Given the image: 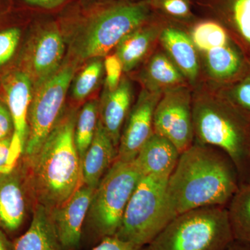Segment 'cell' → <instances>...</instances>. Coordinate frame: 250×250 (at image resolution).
Segmentation results:
<instances>
[{"label":"cell","instance_id":"6da1fadb","mask_svg":"<svg viewBox=\"0 0 250 250\" xmlns=\"http://www.w3.org/2000/svg\"><path fill=\"white\" fill-rule=\"evenodd\" d=\"M77 115H62L36 152L22 155L19 164L31 208L54 209L83 185L82 162L75 142Z\"/></svg>","mask_w":250,"mask_h":250},{"label":"cell","instance_id":"7a4b0ae2","mask_svg":"<svg viewBox=\"0 0 250 250\" xmlns=\"http://www.w3.org/2000/svg\"><path fill=\"white\" fill-rule=\"evenodd\" d=\"M241 186L234 163L213 146L193 143L180 154L167 184L176 215L210 206L228 207Z\"/></svg>","mask_w":250,"mask_h":250},{"label":"cell","instance_id":"3957f363","mask_svg":"<svg viewBox=\"0 0 250 250\" xmlns=\"http://www.w3.org/2000/svg\"><path fill=\"white\" fill-rule=\"evenodd\" d=\"M194 143L213 146L234 163L241 184L250 183V121L228 100L213 92L192 95Z\"/></svg>","mask_w":250,"mask_h":250},{"label":"cell","instance_id":"277c9868","mask_svg":"<svg viewBox=\"0 0 250 250\" xmlns=\"http://www.w3.org/2000/svg\"><path fill=\"white\" fill-rule=\"evenodd\" d=\"M147 0L120 3L90 18L70 39L72 62L75 63L106 57L123 39L152 18Z\"/></svg>","mask_w":250,"mask_h":250},{"label":"cell","instance_id":"5b68a950","mask_svg":"<svg viewBox=\"0 0 250 250\" xmlns=\"http://www.w3.org/2000/svg\"><path fill=\"white\" fill-rule=\"evenodd\" d=\"M234 241L227 207L210 206L177 215L147 247L149 250H228Z\"/></svg>","mask_w":250,"mask_h":250},{"label":"cell","instance_id":"8992f818","mask_svg":"<svg viewBox=\"0 0 250 250\" xmlns=\"http://www.w3.org/2000/svg\"><path fill=\"white\" fill-rule=\"evenodd\" d=\"M167 181L155 176H143L115 236L144 248L177 216L167 196Z\"/></svg>","mask_w":250,"mask_h":250},{"label":"cell","instance_id":"52a82bcc","mask_svg":"<svg viewBox=\"0 0 250 250\" xmlns=\"http://www.w3.org/2000/svg\"><path fill=\"white\" fill-rule=\"evenodd\" d=\"M143 176L134 161L116 160L94 190L85 220L100 241L116 235Z\"/></svg>","mask_w":250,"mask_h":250},{"label":"cell","instance_id":"ba28073f","mask_svg":"<svg viewBox=\"0 0 250 250\" xmlns=\"http://www.w3.org/2000/svg\"><path fill=\"white\" fill-rule=\"evenodd\" d=\"M189 35L198 54L201 70L213 88L229 84L250 70V63L230 33L216 20L195 23Z\"/></svg>","mask_w":250,"mask_h":250},{"label":"cell","instance_id":"9c48e42d","mask_svg":"<svg viewBox=\"0 0 250 250\" xmlns=\"http://www.w3.org/2000/svg\"><path fill=\"white\" fill-rule=\"evenodd\" d=\"M77 65L70 60L64 62L58 71L34 90L28 113L29 135L22 155L36 152L62 118Z\"/></svg>","mask_w":250,"mask_h":250},{"label":"cell","instance_id":"30bf717a","mask_svg":"<svg viewBox=\"0 0 250 250\" xmlns=\"http://www.w3.org/2000/svg\"><path fill=\"white\" fill-rule=\"evenodd\" d=\"M192 95L189 85L162 94L154 115V132L171 141L182 154L194 143Z\"/></svg>","mask_w":250,"mask_h":250},{"label":"cell","instance_id":"8fae6325","mask_svg":"<svg viewBox=\"0 0 250 250\" xmlns=\"http://www.w3.org/2000/svg\"><path fill=\"white\" fill-rule=\"evenodd\" d=\"M162 93L144 89L131 108L118 147L116 160L131 162L154 133V115Z\"/></svg>","mask_w":250,"mask_h":250},{"label":"cell","instance_id":"7c38bea8","mask_svg":"<svg viewBox=\"0 0 250 250\" xmlns=\"http://www.w3.org/2000/svg\"><path fill=\"white\" fill-rule=\"evenodd\" d=\"M94 190L83 185L65 203L49 210L63 250H75L80 246Z\"/></svg>","mask_w":250,"mask_h":250},{"label":"cell","instance_id":"4fadbf2b","mask_svg":"<svg viewBox=\"0 0 250 250\" xmlns=\"http://www.w3.org/2000/svg\"><path fill=\"white\" fill-rule=\"evenodd\" d=\"M65 41L55 28L41 31L34 38L29 53V72L34 90L54 75L62 64Z\"/></svg>","mask_w":250,"mask_h":250},{"label":"cell","instance_id":"5bb4252c","mask_svg":"<svg viewBox=\"0 0 250 250\" xmlns=\"http://www.w3.org/2000/svg\"><path fill=\"white\" fill-rule=\"evenodd\" d=\"M29 205L31 207L18 163L11 172L0 174V229L5 233L18 231L24 223Z\"/></svg>","mask_w":250,"mask_h":250},{"label":"cell","instance_id":"9a60e30c","mask_svg":"<svg viewBox=\"0 0 250 250\" xmlns=\"http://www.w3.org/2000/svg\"><path fill=\"white\" fill-rule=\"evenodd\" d=\"M159 42L183 74L188 84L195 85L200 78L201 67L198 54L189 33L166 22Z\"/></svg>","mask_w":250,"mask_h":250},{"label":"cell","instance_id":"2e32d148","mask_svg":"<svg viewBox=\"0 0 250 250\" xmlns=\"http://www.w3.org/2000/svg\"><path fill=\"white\" fill-rule=\"evenodd\" d=\"M133 88L131 82L123 77L116 89H105L99 103V119L115 147L118 149L123 126L132 104Z\"/></svg>","mask_w":250,"mask_h":250},{"label":"cell","instance_id":"e0dca14e","mask_svg":"<svg viewBox=\"0 0 250 250\" xmlns=\"http://www.w3.org/2000/svg\"><path fill=\"white\" fill-rule=\"evenodd\" d=\"M164 20L151 18L147 22L127 34L116 47V54L123 65L125 72H129L150 52L159 42Z\"/></svg>","mask_w":250,"mask_h":250},{"label":"cell","instance_id":"ac0fdd59","mask_svg":"<svg viewBox=\"0 0 250 250\" xmlns=\"http://www.w3.org/2000/svg\"><path fill=\"white\" fill-rule=\"evenodd\" d=\"M180 154L173 143L154 132L134 161L143 176L169 179L177 166Z\"/></svg>","mask_w":250,"mask_h":250},{"label":"cell","instance_id":"d6986e66","mask_svg":"<svg viewBox=\"0 0 250 250\" xmlns=\"http://www.w3.org/2000/svg\"><path fill=\"white\" fill-rule=\"evenodd\" d=\"M118 149L99 119L91 144L82 160L83 185L95 189L116 161Z\"/></svg>","mask_w":250,"mask_h":250},{"label":"cell","instance_id":"ffe728a7","mask_svg":"<svg viewBox=\"0 0 250 250\" xmlns=\"http://www.w3.org/2000/svg\"><path fill=\"white\" fill-rule=\"evenodd\" d=\"M208 4L250 63V0H210Z\"/></svg>","mask_w":250,"mask_h":250},{"label":"cell","instance_id":"44dd1931","mask_svg":"<svg viewBox=\"0 0 250 250\" xmlns=\"http://www.w3.org/2000/svg\"><path fill=\"white\" fill-rule=\"evenodd\" d=\"M33 84L26 72H18L8 79L5 85L6 102L14 125V133L25 149L29 135L28 113L32 100Z\"/></svg>","mask_w":250,"mask_h":250},{"label":"cell","instance_id":"7402d4cb","mask_svg":"<svg viewBox=\"0 0 250 250\" xmlns=\"http://www.w3.org/2000/svg\"><path fill=\"white\" fill-rule=\"evenodd\" d=\"M140 80L143 88L153 93L189 85L185 77L165 51H157L149 57L141 71Z\"/></svg>","mask_w":250,"mask_h":250},{"label":"cell","instance_id":"603a6c76","mask_svg":"<svg viewBox=\"0 0 250 250\" xmlns=\"http://www.w3.org/2000/svg\"><path fill=\"white\" fill-rule=\"evenodd\" d=\"M32 210L30 225L13 243L14 250H63L49 210L38 205L32 207Z\"/></svg>","mask_w":250,"mask_h":250},{"label":"cell","instance_id":"cb8c5ba5","mask_svg":"<svg viewBox=\"0 0 250 250\" xmlns=\"http://www.w3.org/2000/svg\"><path fill=\"white\" fill-rule=\"evenodd\" d=\"M227 208L235 240L250 244V183L240 186Z\"/></svg>","mask_w":250,"mask_h":250},{"label":"cell","instance_id":"d4e9b609","mask_svg":"<svg viewBox=\"0 0 250 250\" xmlns=\"http://www.w3.org/2000/svg\"><path fill=\"white\" fill-rule=\"evenodd\" d=\"M99 121V103L85 104L77 116L75 129V142L81 162L93 141Z\"/></svg>","mask_w":250,"mask_h":250},{"label":"cell","instance_id":"484cf974","mask_svg":"<svg viewBox=\"0 0 250 250\" xmlns=\"http://www.w3.org/2000/svg\"><path fill=\"white\" fill-rule=\"evenodd\" d=\"M214 89L250 121V70L238 80Z\"/></svg>","mask_w":250,"mask_h":250},{"label":"cell","instance_id":"4316f807","mask_svg":"<svg viewBox=\"0 0 250 250\" xmlns=\"http://www.w3.org/2000/svg\"><path fill=\"white\" fill-rule=\"evenodd\" d=\"M103 62L100 58L94 59L77 75L72 85V96L82 101L90 95L98 85L103 75Z\"/></svg>","mask_w":250,"mask_h":250},{"label":"cell","instance_id":"83f0119b","mask_svg":"<svg viewBox=\"0 0 250 250\" xmlns=\"http://www.w3.org/2000/svg\"><path fill=\"white\" fill-rule=\"evenodd\" d=\"M152 11L167 19L189 22L194 19L192 0H147Z\"/></svg>","mask_w":250,"mask_h":250},{"label":"cell","instance_id":"f1b7e54d","mask_svg":"<svg viewBox=\"0 0 250 250\" xmlns=\"http://www.w3.org/2000/svg\"><path fill=\"white\" fill-rule=\"evenodd\" d=\"M21 30L18 28H11L0 32V66L12 58L21 39Z\"/></svg>","mask_w":250,"mask_h":250},{"label":"cell","instance_id":"f546056e","mask_svg":"<svg viewBox=\"0 0 250 250\" xmlns=\"http://www.w3.org/2000/svg\"><path fill=\"white\" fill-rule=\"evenodd\" d=\"M104 67L106 72L105 89L113 91L121 83L123 78V65L116 54L105 57Z\"/></svg>","mask_w":250,"mask_h":250},{"label":"cell","instance_id":"4dcf8cb0","mask_svg":"<svg viewBox=\"0 0 250 250\" xmlns=\"http://www.w3.org/2000/svg\"><path fill=\"white\" fill-rule=\"evenodd\" d=\"M142 248L113 236L103 238L91 250H141Z\"/></svg>","mask_w":250,"mask_h":250},{"label":"cell","instance_id":"1f68e13d","mask_svg":"<svg viewBox=\"0 0 250 250\" xmlns=\"http://www.w3.org/2000/svg\"><path fill=\"white\" fill-rule=\"evenodd\" d=\"M11 138L0 140V174L11 172L18 164L11 156Z\"/></svg>","mask_w":250,"mask_h":250},{"label":"cell","instance_id":"d6a6232c","mask_svg":"<svg viewBox=\"0 0 250 250\" xmlns=\"http://www.w3.org/2000/svg\"><path fill=\"white\" fill-rule=\"evenodd\" d=\"M14 132V121L9 108L0 103V140L10 139Z\"/></svg>","mask_w":250,"mask_h":250},{"label":"cell","instance_id":"836d02e7","mask_svg":"<svg viewBox=\"0 0 250 250\" xmlns=\"http://www.w3.org/2000/svg\"><path fill=\"white\" fill-rule=\"evenodd\" d=\"M29 4L45 8V9H53L63 3L65 0H24Z\"/></svg>","mask_w":250,"mask_h":250},{"label":"cell","instance_id":"e575fe53","mask_svg":"<svg viewBox=\"0 0 250 250\" xmlns=\"http://www.w3.org/2000/svg\"><path fill=\"white\" fill-rule=\"evenodd\" d=\"M0 250H14L13 243L9 241L6 233L0 229Z\"/></svg>","mask_w":250,"mask_h":250},{"label":"cell","instance_id":"d590c367","mask_svg":"<svg viewBox=\"0 0 250 250\" xmlns=\"http://www.w3.org/2000/svg\"><path fill=\"white\" fill-rule=\"evenodd\" d=\"M228 250H250V244L235 240Z\"/></svg>","mask_w":250,"mask_h":250},{"label":"cell","instance_id":"8d00e7d4","mask_svg":"<svg viewBox=\"0 0 250 250\" xmlns=\"http://www.w3.org/2000/svg\"><path fill=\"white\" fill-rule=\"evenodd\" d=\"M149 250L148 249L147 246H146V247H144V248H143L142 250Z\"/></svg>","mask_w":250,"mask_h":250}]
</instances>
